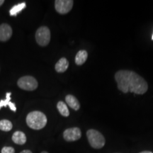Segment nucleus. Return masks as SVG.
I'll use <instances>...</instances> for the list:
<instances>
[{
    "instance_id": "obj_7",
    "label": "nucleus",
    "mask_w": 153,
    "mask_h": 153,
    "mask_svg": "<svg viewBox=\"0 0 153 153\" xmlns=\"http://www.w3.org/2000/svg\"><path fill=\"white\" fill-rule=\"evenodd\" d=\"M82 137V132L79 128L74 127L66 129L63 132V138L67 142H74L79 140Z\"/></svg>"
},
{
    "instance_id": "obj_19",
    "label": "nucleus",
    "mask_w": 153,
    "mask_h": 153,
    "mask_svg": "<svg viewBox=\"0 0 153 153\" xmlns=\"http://www.w3.org/2000/svg\"><path fill=\"white\" fill-rule=\"evenodd\" d=\"M140 153H153V152H150V151H143V152H141Z\"/></svg>"
},
{
    "instance_id": "obj_12",
    "label": "nucleus",
    "mask_w": 153,
    "mask_h": 153,
    "mask_svg": "<svg viewBox=\"0 0 153 153\" xmlns=\"http://www.w3.org/2000/svg\"><path fill=\"white\" fill-rule=\"evenodd\" d=\"M88 57V53L85 50H81L76 54L75 63L76 65H82L85 64Z\"/></svg>"
},
{
    "instance_id": "obj_20",
    "label": "nucleus",
    "mask_w": 153,
    "mask_h": 153,
    "mask_svg": "<svg viewBox=\"0 0 153 153\" xmlns=\"http://www.w3.org/2000/svg\"><path fill=\"white\" fill-rule=\"evenodd\" d=\"M4 3V0H0V7H1Z\"/></svg>"
},
{
    "instance_id": "obj_21",
    "label": "nucleus",
    "mask_w": 153,
    "mask_h": 153,
    "mask_svg": "<svg viewBox=\"0 0 153 153\" xmlns=\"http://www.w3.org/2000/svg\"><path fill=\"white\" fill-rule=\"evenodd\" d=\"M41 153H49V152H48L47 151H43V152H41Z\"/></svg>"
},
{
    "instance_id": "obj_22",
    "label": "nucleus",
    "mask_w": 153,
    "mask_h": 153,
    "mask_svg": "<svg viewBox=\"0 0 153 153\" xmlns=\"http://www.w3.org/2000/svg\"><path fill=\"white\" fill-rule=\"evenodd\" d=\"M152 40L153 41V34H152Z\"/></svg>"
},
{
    "instance_id": "obj_18",
    "label": "nucleus",
    "mask_w": 153,
    "mask_h": 153,
    "mask_svg": "<svg viewBox=\"0 0 153 153\" xmlns=\"http://www.w3.org/2000/svg\"><path fill=\"white\" fill-rule=\"evenodd\" d=\"M20 153H33V152H32L31 151L29 150H24L22 151Z\"/></svg>"
},
{
    "instance_id": "obj_3",
    "label": "nucleus",
    "mask_w": 153,
    "mask_h": 153,
    "mask_svg": "<svg viewBox=\"0 0 153 153\" xmlns=\"http://www.w3.org/2000/svg\"><path fill=\"white\" fill-rule=\"evenodd\" d=\"M87 137L89 145L94 149L102 148L106 143V140L104 135L95 129L88 130Z\"/></svg>"
},
{
    "instance_id": "obj_8",
    "label": "nucleus",
    "mask_w": 153,
    "mask_h": 153,
    "mask_svg": "<svg viewBox=\"0 0 153 153\" xmlns=\"http://www.w3.org/2000/svg\"><path fill=\"white\" fill-rule=\"evenodd\" d=\"M12 36V28L10 25L2 24L0 25V41H9Z\"/></svg>"
},
{
    "instance_id": "obj_16",
    "label": "nucleus",
    "mask_w": 153,
    "mask_h": 153,
    "mask_svg": "<svg viewBox=\"0 0 153 153\" xmlns=\"http://www.w3.org/2000/svg\"><path fill=\"white\" fill-rule=\"evenodd\" d=\"M13 128L12 123L9 120H0V130L4 132L10 131Z\"/></svg>"
},
{
    "instance_id": "obj_2",
    "label": "nucleus",
    "mask_w": 153,
    "mask_h": 153,
    "mask_svg": "<svg viewBox=\"0 0 153 153\" xmlns=\"http://www.w3.org/2000/svg\"><path fill=\"white\" fill-rule=\"evenodd\" d=\"M47 117L43 112L34 111L30 112L26 116V123L30 128L41 130L46 126Z\"/></svg>"
},
{
    "instance_id": "obj_17",
    "label": "nucleus",
    "mask_w": 153,
    "mask_h": 153,
    "mask_svg": "<svg viewBox=\"0 0 153 153\" xmlns=\"http://www.w3.org/2000/svg\"><path fill=\"white\" fill-rule=\"evenodd\" d=\"M1 153H15V150L12 147L4 146L1 149Z\"/></svg>"
},
{
    "instance_id": "obj_15",
    "label": "nucleus",
    "mask_w": 153,
    "mask_h": 153,
    "mask_svg": "<svg viewBox=\"0 0 153 153\" xmlns=\"http://www.w3.org/2000/svg\"><path fill=\"white\" fill-rule=\"evenodd\" d=\"M26 4L25 2L19 3L18 4L14 6V7L10 9V11H9L10 16H16L17 14H19V12H21L22 10H24V9L26 8Z\"/></svg>"
},
{
    "instance_id": "obj_14",
    "label": "nucleus",
    "mask_w": 153,
    "mask_h": 153,
    "mask_svg": "<svg viewBox=\"0 0 153 153\" xmlns=\"http://www.w3.org/2000/svg\"><path fill=\"white\" fill-rule=\"evenodd\" d=\"M57 110L60 114L64 117H68L70 116V111L68 109V105L62 101H60L57 104Z\"/></svg>"
},
{
    "instance_id": "obj_13",
    "label": "nucleus",
    "mask_w": 153,
    "mask_h": 153,
    "mask_svg": "<svg viewBox=\"0 0 153 153\" xmlns=\"http://www.w3.org/2000/svg\"><path fill=\"white\" fill-rule=\"evenodd\" d=\"M11 95V92H7V95H6V99H4V100L0 101V109H1L3 106L6 107L9 106L11 111H13L14 112L16 111V107L15 106L14 103L11 102L10 101Z\"/></svg>"
},
{
    "instance_id": "obj_6",
    "label": "nucleus",
    "mask_w": 153,
    "mask_h": 153,
    "mask_svg": "<svg viewBox=\"0 0 153 153\" xmlns=\"http://www.w3.org/2000/svg\"><path fill=\"white\" fill-rule=\"evenodd\" d=\"M74 5L72 0H56L55 1V9L60 14H67L72 10Z\"/></svg>"
},
{
    "instance_id": "obj_4",
    "label": "nucleus",
    "mask_w": 153,
    "mask_h": 153,
    "mask_svg": "<svg viewBox=\"0 0 153 153\" xmlns=\"http://www.w3.org/2000/svg\"><path fill=\"white\" fill-rule=\"evenodd\" d=\"M51 30L47 26H41L36 33V40L37 43L42 47L48 45L51 41Z\"/></svg>"
},
{
    "instance_id": "obj_5",
    "label": "nucleus",
    "mask_w": 153,
    "mask_h": 153,
    "mask_svg": "<svg viewBox=\"0 0 153 153\" xmlns=\"http://www.w3.org/2000/svg\"><path fill=\"white\" fill-rule=\"evenodd\" d=\"M17 85L26 91H33L38 88V81L32 76H24L19 79Z\"/></svg>"
},
{
    "instance_id": "obj_10",
    "label": "nucleus",
    "mask_w": 153,
    "mask_h": 153,
    "mask_svg": "<svg viewBox=\"0 0 153 153\" xmlns=\"http://www.w3.org/2000/svg\"><path fill=\"white\" fill-rule=\"evenodd\" d=\"M69 68V62L65 57H62L60 60L57 61L55 64V69L57 72L58 73H63L68 70Z\"/></svg>"
},
{
    "instance_id": "obj_9",
    "label": "nucleus",
    "mask_w": 153,
    "mask_h": 153,
    "mask_svg": "<svg viewBox=\"0 0 153 153\" xmlns=\"http://www.w3.org/2000/svg\"><path fill=\"white\" fill-rule=\"evenodd\" d=\"M67 104L74 111H78L80 108V104L78 99L72 94H68L65 97Z\"/></svg>"
},
{
    "instance_id": "obj_11",
    "label": "nucleus",
    "mask_w": 153,
    "mask_h": 153,
    "mask_svg": "<svg viewBox=\"0 0 153 153\" xmlns=\"http://www.w3.org/2000/svg\"><path fill=\"white\" fill-rule=\"evenodd\" d=\"M26 136L24 133L22 131H16L12 135V140L15 144L24 145L26 143Z\"/></svg>"
},
{
    "instance_id": "obj_1",
    "label": "nucleus",
    "mask_w": 153,
    "mask_h": 153,
    "mask_svg": "<svg viewBox=\"0 0 153 153\" xmlns=\"http://www.w3.org/2000/svg\"><path fill=\"white\" fill-rule=\"evenodd\" d=\"M118 89L122 92L129 91L143 95L148 91V85L144 78L131 70H118L114 76Z\"/></svg>"
}]
</instances>
